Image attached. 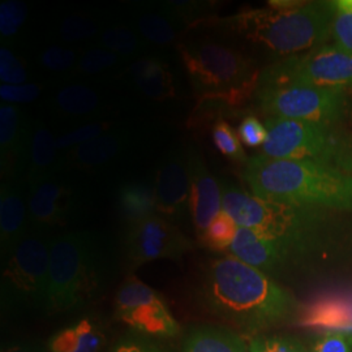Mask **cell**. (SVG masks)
Listing matches in <instances>:
<instances>
[{
    "mask_svg": "<svg viewBox=\"0 0 352 352\" xmlns=\"http://www.w3.org/2000/svg\"><path fill=\"white\" fill-rule=\"evenodd\" d=\"M200 292L213 314L248 330L277 324L295 305L289 291L234 256L215 258L204 267Z\"/></svg>",
    "mask_w": 352,
    "mask_h": 352,
    "instance_id": "obj_1",
    "label": "cell"
},
{
    "mask_svg": "<svg viewBox=\"0 0 352 352\" xmlns=\"http://www.w3.org/2000/svg\"><path fill=\"white\" fill-rule=\"evenodd\" d=\"M243 177L266 201L352 213V175L330 167L261 153L245 162Z\"/></svg>",
    "mask_w": 352,
    "mask_h": 352,
    "instance_id": "obj_2",
    "label": "cell"
},
{
    "mask_svg": "<svg viewBox=\"0 0 352 352\" xmlns=\"http://www.w3.org/2000/svg\"><path fill=\"white\" fill-rule=\"evenodd\" d=\"M222 212L238 227H247L279 240L295 254L316 245L330 227L333 210L266 201L231 184L222 187Z\"/></svg>",
    "mask_w": 352,
    "mask_h": 352,
    "instance_id": "obj_3",
    "label": "cell"
},
{
    "mask_svg": "<svg viewBox=\"0 0 352 352\" xmlns=\"http://www.w3.org/2000/svg\"><path fill=\"white\" fill-rule=\"evenodd\" d=\"M334 1H304L291 11L244 10L228 26L280 55H296L327 45L331 38Z\"/></svg>",
    "mask_w": 352,
    "mask_h": 352,
    "instance_id": "obj_4",
    "label": "cell"
},
{
    "mask_svg": "<svg viewBox=\"0 0 352 352\" xmlns=\"http://www.w3.org/2000/svg\"><path fill=\"white\" fill-rule=\"evenodd\" d=\"M177 50L199 98H219L238 109L256 94L260 72L236 49L204 38L180 42Z\"/></svg>",
    "mask_w": 352,
    "mask_h": 352,
    "instance_id": "obj_5",
    "label": "cell"
},
{
    "mask_svg": "<svg viewBox=\"0 0 352 352\" xmlns=\"http://www.w3.org/2000/svg\"><path fill=\"white\" fill-rule=\"evenodd\" d=\"M103 252L100 238L74 231L51 239L46 309L68 312L88 302L101 285Z\"/></svg>",
    "mask_w": 352,
    "mask_h": 352,
    "instance_id": "obj_6",
    "label": "cell"
},
{
    "mask_svg": "<svg viewBox=\"0 0 352 352\" xmlns=\"http://www.w3.org/2000/svg\"><path fill=\"white\" fill-rule=\"evenodd\" d=\"M263 154L320 164L352 175V135L337 124L266 118Z\"/></svg>",
    "mask_w": 352,
    "mask_h": 352,
    "instance_id": "obj_7",
    "label": "cell"
},
{
    "mask_svg": "<svg viewBox=\"0 0 352 352\" xmlns=\"http://www.w3.org/2000/svg\"><path fill=\"white\" fill-rule=\"evenodd\" d=\"M254 96L266 118L340 126L349 111L346 90L265 81L258 77Z\"/></svg>",
    "mask_w": 352,
    "mask_h": 352,
    "instance_id": "obj_8",
    "label": "cell"
},
{
    "mask_svg": "<svg viewBox=\"0 0 352 352\" xmlns=\"http://www.w3.org/2000/svg\"><path fill=\"white\" fill-rule=\"evenodd\" d=\"M51 239L46 232L29 231L3 261L1 302L6 307H46Z\"/></svg>",
    "mask_w": 352,
    "mask_h": 352,
    "instance_id": "obj_9",
    "label": "cell"
},
{
    "mask_svg": "<svg viewBox=\"0 0 352 352\" xmlns=\"http://www.w3.org/2000/svg\"><path fill=\"white\" fill-rule=\"evenodd\" d=\"M260 80L349 91L352 89V56L334 45H324L269 65L260 72Z\"/></svg>",
    "mask_w": 352,
    "mask_h": 352,
    "instance_id": "obj_10",
    "label": "cell"
},
{
    "mask_svg": "<svg viewBox=\"0 0 352 352\" xmlns=\"http://www.w3.org/2000/svg\"><path fill=\"white\" fill-rule=\"evenodd\" d=\"M115 315L133 330L151 337H175L180 331L164 299L135 276L126 278L118 289Z\"/></svg>",
    "mask_w": 352,
    "mask_h": 352,
    "instance_id": "obj_11",
    "label": "cell"
},
{
    "mask_svg": "<svg viewBox=\"0 0 352 352\" xmlns=\"http://www.w3.org/2000/svg\"><path fill=\"white\" fill-rule=\"evenodd\" d=\"M126 247L131 264L140 266L162 258H180L193 248V243L173 222L153 214L131 223Z\"/></svg>",
    "mask_w": 352,
    "mask_h": 352,
    "instance_id": "obj_12",
    "label": "cell"
},
{
    "mask_svg": "<svg viewBox=\"0 0 352 352\" xmlns=\"http://www.w3.org/2000/svg\"><path fill=\"white\" fill-rule=\"evenodd\" d=\"M30 231L47 232L68 223L82 206V195L68 180L52 176L28 187Z\"/></svg>",
    "mask_w": 352,
    "mask_h": 352,
    "instance_id": "obj_13",
    "label": "cell"
},
{
    "mask_svg": "<svg viewBox=\"0 0 352 352\" xmlns=\"http://www.w3.org/2000/svg\"><path fill=\"white\" fill-rule=\"evenodd\" d=\"M45 107L52 122L76 128L102 120L110 113V100L97 85L64 81L49 93Z\"/></svg>",
    "mask_w": 352,
    "mask_h": 352,
    "instance_id": "obj_14",
    "label": "cell"
},
{
    "mask_svg": "<svg viewBox=\"0 0 352 352\" xmlns=\"http://www.w3.org/2000/svg\"><path fill=\"white\" fill-rule=\"evenodd\" d=\"M33 122L19 104H0V167L6 180L23 183Z\"/></svg>",
    "mask_w": 352,
    "mask_h": 352,
    "instance_id": "obj_15",
    "label": "cell"
},
{
    "mask_svg": "<svg viewBox=\"0 0 352 352\" xmlns=\"http://www.w3.org/2000/svg\"><path fill=\"white\" fill-rule=\"evenodd\" d=\"M157 214L170 222L180 221L189 208L187 151H171L160 164L154 180Z\"/></svg>",
    "mask_w": 352,
    "mask_h": 352,
    "instance_id": "obj_16",
    "label": "cell"
},
{
    "mask_svg": "<svg viewBox=\"0 0 352 352\" xmlns=\"http://www.w3.org/2000/svg\"><path fill=\"white\" fill-rule=\"evenodd\" d=\"M189 173V212L197 239L222 212V188L215 180L201 154L193 146L187 151Z\"/></svg>",
    "mask_w": 352,
    "mask_h": 352,
    "instance_id": "obj_17",
    "label": "cell"
},
{
    "mask_svg": "<svg viewBox=\"0 0 352 352\" xmlns=\"http://www.w3.org/2000/svg\"><path fill=\"white\" fill-rule=\"evenodd\" d=\"M136 142L135 133L120 124L82 145L63 153V170H97L119 162Z\"/></svg>",
    "mask_w": 352,
    "mask_h": 352,
    "instance_id": "obj_18",
    "label": "cell"
},
{
    "mask_svg": "<svg viewBox=\"0 0 352 352\" xmlns=\"http://www.w3.org/2000/svg\"><path fill=\"white\" fill-rule=\"evenodd\" d=\"M30 231L24 183L3 180L0 188V252L1 263Z\"/></svg>",
    "mask_w": 352,
    "mask_h": 352,
    "instance_id": "obj_19",
    "label": "cell"
},
{
    "mask_svg": "<svg viewBox=\"0 0 352 352\" xmlns=\"http://www.w3.org/2000/svg\"><path fill=\"white\" fill-rule=\"evenodd\" d=\"M230 251L235 258L264 272L265 274L277 272L295 256L282 241L247 227L238 228Z\"/></svg>",
    "mask_w": 352,
    "mask_h": 352,
    "instance_id": "obj_20",
    "label": "cell"
},
{
    "mask_svg": "<svg viewBox=\"0 0 352 352\" xmlns=\"http://www.w3.org/2000/svg\"><path fill=\"white\" fill-rule=\"evenodd\" d=\"M63 153L59 151L58 139L49 126L33 120V135L26 157L23 183L28 187L62 173Z\"/></svg>",
    "mask_w": 352,
    "mask_h": 352,
    "instance_id": "obj_21",
    "label": "cell"
},
{
    "mask_svg": "<svg viewBox=\"0 0 352 352\" xmlns=\"http://www.w3.org/2000/svg\"><path fill=\"white\" fill-rule=\"evenodd\" d=\"M298 324L314 330L351 331L352 295H327L307 304Z\"/></svg>",
    "mask_w": 352,
    "mask_h": 352,
    "instance_id": "obj_22",
    "label": "cell"
},
{
    "mask_svg": "<svg viewBox=\"0 0 352 352\" xmlns=\"http://www.w3.org/2000/svg\"><path fill=\"white\" fill-rule=\"evenodd\" d=\"M129 25L132 26L141 38L157 47H168L174 45L182 28L175 20L166 12L162 4L132 6L129 11Z\"/></svg>",
    "mask_w": 352,
    "mask_h": 352,
    "instance_id": "obj_23",
    "label": "cell"
},
{
    "mask_svg": "<svg viewBox=\"0 0 352 352\" xmlns=\"http://www.w3.org/2000/svg\"><path fill=\"white\" fill-rule=\"evenodd\" d=\"M107 24V19L100 11L74 10L59 14L52 20L49 38L58 42V45L81 43L91 39L97 41Z\"/></svg>",
    "mask_w": 352,
    "mask_h": 352,
    "instance_id": "obj_24",
    "label": "cell"
},
{
    "mask_svg": "<svg viewBox=\"0 0 352 352\" xmlns=\"http://www.w3.org/2000/svg\"><path fill=\"white\" fill-rule=\"evenodd\" d=\"M104 337L100 327L89 318L62 329L51 337L49 352H100Z\"/></svg>",
    "mask_w": 352,
    "mask_h": 352,
    "instance_id": "obj_25",
    "label": "cell"
},
{
    "mask_svg": "<svg viewBox=\"0 0 352 352\" xmlns=\"http://www.w3.org/2000/svg\"><path fill=\"white\" fill-rule=\"evenodd\" d=\"M183 352H247V346L235 333L215 327L193 329L183 344Z\"/></svg>",
    "mask_w": 352,
    "mask_h": 352,
    "instance_id": "obj_26",
    "label": "cell"
},
{
    "mask_svg": "<svg viewBox=\"0 0 352 352\" xmlns=\"http://www.w3.org/2000/svg\"><path fill=\"white\" fill-rule=\"evenodd\" d=\"M118 206L129 225L157 214L154 186L141 182L126 183L119 189Z\"/></svg>",
    "mask_w": 352,
    "mask_h": 352,
    "instance_id": "obj_27",
    "label": "cell"
},
{
    "mask_svg": "<svg viewBox=\"0 0 352 352\" xmlns=\"http://www.w3.org/2000/svg\"><path fill=\"white\" fill-rule=\"evenodd\" d=\"M96 43L123 59H140L149 47V43H146L132 26L123 23H109L97 38Z\"/></svg>",
    "mask_w": 352,
    "mask_h": 352,
    "instance_id": "obj_28",
    "label": "cell"
},
{
    "mask_svg": "<svg viewBox=\"0 0 352 352\" xmlns=\"http://www.w3.org/2000/svg\"><path fill=\"white\" fill-rule=\"evenodd\" d=\"M123 60L124 59L119 55L98 45L89 47L81 52L74 72L65 81H75L76 78L93 80L106 77L119 69Z\"/></svg>",
    "mask_w": 352,
    "mask_h": 352,
    "instance_id": "obj_29",
    "label": "cell"
},
{
    "mask_svg": "<svg viewBox=\"0 0 352 352\" xmlns=\"http://www.w3.org/2000/svg\"><path fill=\"white\" fill-rule=\"evenodd\" d=\"M29 17L25 1L3 0L0 3V41L1 46H12Z\"/></svg>",
    "mask_w": 352,
    "mask_h": 352,
    "instance_id": "obj_30",
    "label": "cell"
},
{
    "mask_svg": "<svg viewBox=\"0 0 352 352\" xmlns=\"http://www.w3.org/2000/svg\"><path fill=\"white\" fill-rule=\"evenodd\" d=\"M80 55L81 52L77 49L64 45H51L38 55V65L49 74L60 76L63 78L60 82H63L74 72Z\"/></svg>",
    "mask_w": 352,
    "mask_h": 352,
    "instance_id": "obj_31",
    "label": "cell"
},
{
    "mask_svg": "<svg viewBox=\"0 0 352 352\" xmlns=\"http://www.w3.org/2000/svg\"><path fill=\"white\" fill-rule=\"evenodd\" d=\"M161 4L182 29L204 24L205 19L210 17V11L214 8L210 1L196 0H170L162 1Z\"/></svg>",
    "mask_w": 352,
    "mask_h": 352,
    "instance_id": "obj_32",
    "label": "cell"
},
{
    "mask_svg": "<svg viewBox=\"0 0 352 352\" xmlns=\"http://www.w3.org/2000/svg\"><path fill=\"white\" fill-rule=\"evenodd\" d=\"M238 228L239 227L228 214L221 212L202 234L201 238H199V241L201 243L202 247L210 251H225L231 247Z\"/></svg>",
    "mask_w": 352,
    "mask_h": 352,
    "instance_id": "obj_33",
    "label": "cell"
},
{
    "mask_svg": "<svg viewBox=\"0 0 352 352\" xmlns=\"http://www.w3.org/2000/svg\"><path fill=\"white\" fill-rule=\"evenodd\" d=\"M331 39L338 50L352 56V0L334 1Z\"/></svg>",
    "mask_w": 352,
    "mask_h": 352,
    "instance_id": "obj_34",
    "label": "cell"
},
{
    "mask_svg": "<svg viewBox=\"0 0 352 352\" xmlns=\"http://www.w3.org/2000/svg\"><path fill=\"white\" fill-rule=\"evenodd\" d=\"M135 85L145 97L153 101H167L175 98L174 76L167 64L149 77L135 81Z\"/></svg>",
    "mask_w": 352,
    "mask_h": 352,
    "instance_id": "obj_35",
    "label": "cell"
},
{
    "mask_svg": "<svg viewBox=\"0 0 352 352\" xmlns=\"http://www.w3.org/2000/svg\"><path fill=\"white\" fill-rule=\"evenodd\" d=\"M116 126H118V123L113 120H98V122H91L88 124H84V126L69 128L67 132H64L58 138L59 151L65 153L78 145H82L91 140L100 138Z\"/></svg>",
    "mask_w": 352,
    "mask_h": 352,
    "instance_id": "obj_36",
    "label": "cell"
},
{
    "mask_svg": "<svg viewBox=\"0 0 352 352\" xmlns=\"http://www.w3.org/2000/svg\"><path fill=\"white\" fill-rule=\"evenodd\" d=\"M214 145L225 157L235 162H247L245 151L243 149L239 135L225 120L214 123L212 129Z\"/></svg>",
    "mask_w": 352,
    "mask_h": 352,
    "instance_id": "obj_37",
    "label": "cell"
},
{
    "mask_svg": "<svg viewBox=\"0 0 352 352\" xmlns=\"http://www.w3.org/2000/svg\"><path fill=\"white\" fill-rule=\"evenodd\" d=\"M0 80L6 85H23L30 80L25 60L11 46L0 47Z\"/></svg>",
    "mask_w": 352,
    "mask_h": 352,
    "instance_id": "obj_38",
    "label": "cell"
},
{
    "mask_svg": "<svg viewBox=\"0 0 352 352\" xmlns=\"http://www.w3.org/2000/svg\"><path fill=\"white\" fill-rule=\"evenodd\" d=\"M43 84L37 82H28L23 85H6L1 84L0 87V98L4 103L12 104H23L29 102L36 101L45 90Z\"/></svg>",
    "mask_w": 352,
    "mask_h": 352,
    "instance_id": "obj_39",
    "label": "cell"
},
{
    "mask_svg": "<svg viewBox=\"0 0 352 352\" xmlns=\"http://www.w3.org/2000/svg\"><path fill=\"white\" fill-rule=\"evenodd\" d=\"M239 139L250 148L263 146L267 138L266 126L256 116H245L240 123Z\"/></svg>",
    "mask_w": 352,
    "mask_h": 352,
    "instance_id": "obj_40",
    "label": "cell"
},
{
    "mask_svg": "<svg viewBox=\"0 0 352 352\" xmlns=\"http://www.w3.org/2000/svg\"><path fill=\"white\" fill-rule=\"evenodd\" d=\"M251 352H304L296 340L286 337H258L250 344Z\"/></svg>",
    "mask_w": 352,
    "mask_h": 352,
    "instance_id": "obj_41",
    "label": "cell"
},
{
    "mask_svg": "<svg viewBox=\"0 0 352 352\" xmlns=\"http://www.w3.org/2000/svg\"><path fill=\"white\" fill-rule=\"evenodd\" d=\"M314 352H352L351 331H329L316 342Z\"/></svg>",
    "mask_w": 352,
    "mask_h": 352,
    "instance_id": "obj_42",
    "label": "cell"
},
{
    "mask_svg": "<svg viewBox=\"0 0 352 352\" xmlns=\"http://www.w3.org/2000/svg\"><path fill=\"white\" fill-rule=\"evenodd\" d=\"M111 352H164L158 346L144 340H124L118 343Z\"/></svg>",
    "mask_w": 352,
    "mask_h": 352,
    "instance_id": "obj_43",
    "label": "cell"
},
{
    "mask_svg": "<svg viewBox=\"0 0 352 352\" xmlns=\"http://www.w3.org/2000/svg\"><path fill=\"white\" fill-rule=\"evenodd\" d=\"M1 352H42V350L34 343H17L3 349Z\"/></svg>",
    "mask_w": 352,
    "mask_h": 352,
    "instance_id": "obj_44",
    "label": "cell"
}]
</instances>
